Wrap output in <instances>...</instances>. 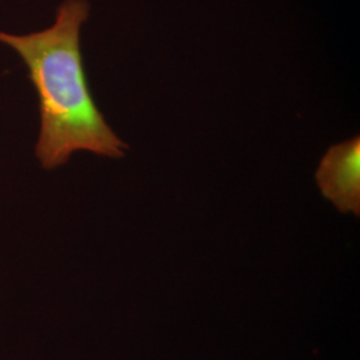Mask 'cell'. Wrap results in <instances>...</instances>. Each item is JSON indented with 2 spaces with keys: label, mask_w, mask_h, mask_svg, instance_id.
<instances>
[{
  "label": "cell",
  "mask_w": 360,
  "mask_h": 360,
  "mask_svg": "<svg viewBox=\"0 0 360 360\" xmlns=\"http://www.w3.org/2000/svg\"><path fill=\"white\" fill-rule=\"evenodd\" d=\"M90 15L87 0H65L52 26L0 43L22 58L39 98L40 131L35 156L44 169L62 167L74 153L120 159L129 150L95 103L80 51V30Z\"/></svg>",
  "instance_id": "obj_1"
},
{
  "label": "cell",
  "mask_w": 360,
  "mask_h": 360,
  "mask_svg": "<svg viewBox=\"0 0 360 360\" xmlns=\"http://www.w3.org/2000/svg\"><path fill=\"white\" fill-rule=\"evenodd\" d=\"M315 179L323 196L340 212L359 217V136L330 147L319 163Z\"/></svg>",
  "instance_id": "obj_2"
}]
</instances>
